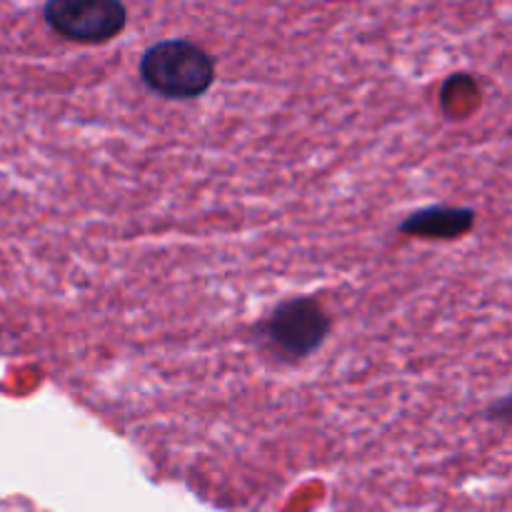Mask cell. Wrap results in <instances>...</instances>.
<instances>
[{"instance_id": "1", "label": "cell", "mask_w": 512, "mask_h": 512, "mask_svg": "<svg viewBox=\"0 0 512 512\" xmlns=\"http://www.w3.org/2000/svg\"><path fill=\"white\" fill-rule=\"evenodd\" d=\"M140 78L158 95L190 100L208 93L215 80V63L193 40L165 38L143 53Z\"/></svg>"}, {"instance_id": "2", "label": "cell", "mask_w": 512, "mask_h": 512, "mask_svg": "<svg viewBox=\"0 0 512 512\" xmlns=\"http://www.w3.org/2000/svg\"><path fill=\"white\" fill-rule=\"evenodd\" d=\"M43 15L55 33L78 43H108L128 23V10L118 0H53Z\"/></svg>"}, {"instance_id": "3", "label": "cell", "mask_w": 512, "mask_h": 512, "mask_svg": "<svg viewBox=\"0 0 512 512\" xmlns=\"http://www.w3.org/2000/svg\"><path fill=\"white\" fill-rule=\"evenodd\" d=\"M263 333L275 353L285 358H305L330 333V318L315 300H288L275 308Z\"/></svg>"}, {"instance_id": "4", "label": "cell", "mask_w": 512, "mask_h": 512, "mask_svg": "<svg viewBox=\"0 0 512 512\" xmlns=\"http://www.w3.org/2000/svg\"><path fill=\"white\" fill-rule=\"evenodd\" d=\"M475 213L470 208H448V205H433L405 220L403 230L420 238L453 240L473 230Z\"/></svg>"}, {"instance_id": "5", "label": "cell", "mask_w": 512, "mask_h": 512, "mask_svg": "<svg viewBox=\"0 0 512 512\" xmlns=\"http://www.w3.org/2000/svg\"><path fill=\"white\" fill-rule=\"evenodd\" d=\"M488 415L490 420H495V423H505V425H512V390L508 395H503L500 400H495L493 405L488 408Z\"/></svg>"}]
</instances>
